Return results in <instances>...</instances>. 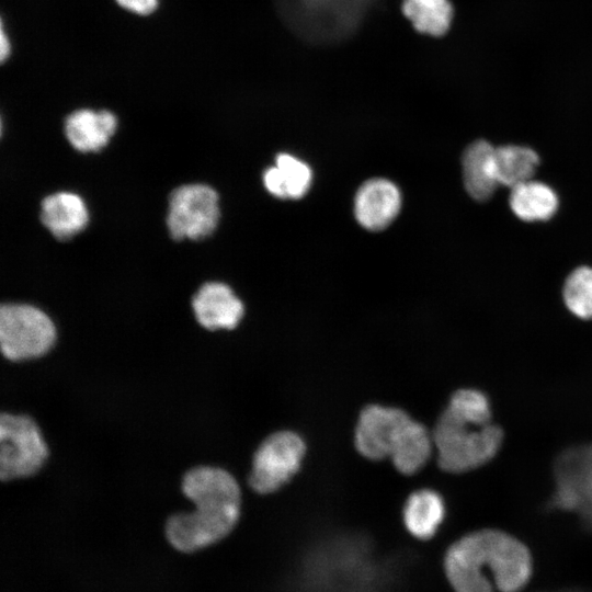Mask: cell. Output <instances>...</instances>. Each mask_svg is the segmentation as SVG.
<instances>
[{
	"label": "cell",
	"instance_id": "9",
	"mask_svg": "<svg viewBox=\"0 0 592 592\" xmlns=\"http://www.w3.org/2000/svg\"><path fill=\"white\" fill-rule=\"evenodd\" d=\"M554 506L574 511L592 525V443L570 447L554 468Z\"/></svg>",
	"mask_w": 592,
	"mask_h": 592
},
{
	"label": "cell",
	"instance_id": "16",
	"mask_svg": "<svg viewBox=\"0 0 592 592\" xmlns=\"http://www.w3.org/2000/svg\"><path fill=\"white\" fill-rule=\"evenodd\" d=\"M263 182L272 195L297 200L307 193L311 183V171L299 159L281 153L276 157L275 166L264 171Z\"/></svg>",
	"mask_w": 592,
	"mask_h": 592
},
{
	"label": "cell",
	"instance_id": "8",
	"mask_svg": "<svg viewBox=\"0 0 592 592\" xmlns=\"http://www.w3.org/2000/svg\"><path fill=\"white\" fill-rule=\"evenodd\" d=\"M305 449L301 437L292 431H280L266 437L253 456L251 488L263 494L280 489L298 470Z\"/></svg>",
	"mask_w": 592,
	"mask_h": 592
},
{
	"label": "cell",
	"instance_id": "6",
	"mask_svg": "<svg viewBox=\"0 0 592 592\" xmlns=\"http://www.w3.org/2000/svg\"><path fill=\"white\" fill-rule=\"evenodd\" d=\"M220 216L217 192L207 184L178 186L169 195L167 227L175 240H200L217 227Z\"/></svg>",
	"mask_w": 592,
	"mask_h": 592
},
{
	"label": "cell",
	"instance_id": "21",
	"mask_svg": "<svg viewBox=\"0 0 592 592\" xmlns=\"http://www.w3.org/2000/svg\"><path fill=\"white\" fill-rule=\"evenodd\" d=\"M124 9L136 14L147 15L156 10L158 0H116Z\"/></svg>",
	"mask_w": 592,
	"mask_h": 592
},
{
	"label": "cell",
	"instance_id": "10",
	"mask_svg": "<svg viewBox=\"0 0 592 592\" xmlns=\"http://www.w3.org/2000/svg\"><path fill=\"white\" fill-rule=\"evenodd\" d=\"M196 321L205 329H234L244 314L242 301L221 282H206L192 298Z\"/></svg>",
	"mask_w": 592,
	"mask_h": 592
},
{
	"label": "cell",
	"instance_id": "7",
	"mask_svg": "<svg viewBox=\"0 0 592 592\" xmlns=\"http://www.w3.org/2000/svg\"><path fill=\"white\" fill-rule=\"evenodd\" d=\"M415 423V420L400 409L367 406L360 414L355 446L369 459H394L406 445Z\"/></svg>",
	"mask_w": 592,
	"mask_h": 592
},
{
	"label": "cell",
	"instance_id": "5",
	"mask_svg": "<svg viewBox=\"0 0 592 592\" xmlns=\"http://www.w3.org/2000/svg\"><path fill=\"white\" fill-rule=\"evenodd\" d=\"M48 456L35 421L25 414L0 417V478L2 481L36 474Z\"/></svg>",
	"mask_w": 592,
	"mask_h": 592
},
{
	"label": "cell",
	"instance_id": "2",
	"mask_svg": "<svg viewBox=\"0 0 592 592\" xmlns=\"http://www.w3.org/2000/svg\"><path fill=\"white\" fill-rule=\"evenodd\" d=\"M182 491L194 511L169 517V543L184 553L209 546L227 536L240 514V489L235 478L218 467L198 466L183 477Z\"/></svg>",
	"mask_w": 592,
	"mask_h": 592
},
{
	"label": "cell",
	"instance_id": "3",
	"mask_svg": "<svg viewBox=\"0 0 592 592\" xmlns=\"http://www.w3.org/2000/svg\"><path fill=\"white\" fill-rule=\"evenodd\" d=\"M439 465L449 473H463L488 463L502 443L501 429L446 407L434 432Z\"/></svg>",
	"mask_w": 592,
	"mask_h": 592
},
{
	"label": "cell",
	"instance_id": "13",
	"mask_svg": "<svg viewBox=\"0 0 592 592\" xmlns=\"http://www.w3.org/2000/svg\"><path fill=\"white\" fill-rule=\"evenodd\" d=\"M39 219L58 240H68L88 225L89 212L84 201L72 192H56L41 202Z\"/></svg>",
	"mask_w": 592,
	"mask_h": 592
},
{
	"label": "cell",
	"instance_id": "1",
	"mask_svg": "<svg viewBox=\"0 0 592 592\" xmlns=\"http://www.w3.org/2000/svg\"><path fill=\"white\" fill-rule=\"evenodd\" d=\"M443 570L454 592H522L532 580L534 559L515 536L483 528L447 548Z\"/></svg>",
	"mask_w": 592,
	"mask_h": 592
},
{
	"label": "cell",
	"instance_id": "12",
	"mask_svg": "<svg viewBox=\"0 0 592 592\" xmlns=\"http://www.w3.org/2000/svg\"><path fill=\"white\" fill-rule=\"evenodd\" d=\"M117 119L106 110L81 109L70 113L64 123L66 139L79 152H98L115 134Z\"/></svg>",
	"mask_w": 592,
	"mask_h": 592
},
{
	"label": "cell",
	"instance_id": "4",
	"mask_svg": "<svg viewBox=\"0 0 592 592\" xmlns=\"http://www.w3.org/2000/svg\"><path fill=\"white\" fill-rule=\"evenodd\" d=\"M55 341L56 328L39 308L27 304L1 306L0 346L5 358L19 362L41 357Z\"/></svg>",
	"mask_w": 592,
	"mask_h": 592
},
{
	"label": "cell",
	"instance_id": "22",
	"mask_svg": "<svg viewBox=\"0 0 592 592\" xmlns=\"http://www.w3.org/2000/svg\"><path fill=\"white\" fill-rule=\"evenodd\" d=\"M10 53V42H9V38L3 30V25L1 27V36H0V55H1V60H5V58L8 57Z\"/></svg>",
	"mask_w": 592,
	"mask_h": 592
},
{
	"label": "cell",
	"instance_id": "17",
	"mask_svg": "<svg viewBox=\"0 0 592 592\" xmlns=\"http://www.w3.org/2000/svg\"><path fill=\"white\" fill-rule=\"evenodd\" d=\"M510 207L524 221H545L558 209V196L547 184L533 179L511 190Z\"/></svg>",
	"mask_w": 592,
	"mask_h": 592
},
{
	"label": "cell",
	"instance_id": "14",
	"mask_svg": "<svg viewBox=\"0 0 592 592\" xmlns=\"http://www.w3.org/2000/svg\"><path fill=\"white\" fill-rule=\"evenodd\" d=\"M464 185L476 201L489 200L499 185L496 169V147L487 140H476L462 158Z\"/></svg>",
	"mask_w": 592,
	"mask_h": 592
},
{
	"label": "cell",
	"instance_id": "20",
	"mask_svg": "<svg viewBox=\"0 0 592 592\" xmlns=\"http://www.w3.org/2000/svg\"><path fill=\"white\" fill-rule=\"evenodd\" d=\"M567 308L581 319H592V267L573 270L563 285Z\"/></svg>",
	"mask_w": 592,
	"mask_h": 592
},
{
	"label": "cell",
	"instance_id": "19",
	"mask_svg": "<svg viewBox=\"0 0 592 592\" xmlns=\"http://www.w3.org/2000/svg\"><path fill=\"white\" fill-rule=\"evenodd\" d=\"M402 11L417 31L433 36L443 35L453 19L449 0H403Z\"/></svg>",
	"mask_w": 592,
	"mask_h": 592
},
{
	"label": "cell",
	"instance_id": "15",
	"mask_svg": "<svg viewBox=\"0 0 592 592\" xmlns=\"http://www.w3.org/2000/svg\"><path fill=\"white\" fill-rule=\"evenodd\" d=\"M444 517V501L437 492L430 489L414 491L403 506L405 526L418 539L434 536Z\"/></svg>",
	"mask_w": 592,
	"mask_h": 592
},
{
	"label": "cell",
	"instance_id": "18",
	"mask_svg": "<svg viewBox=\"0 0 592 592\" xmlns=\"http://www.w3.org/2000/svg\"><path fill=\"white\" fill-rule=\"evenodd\" d=\"M539 157L530 147L504 145L496 147V169L499 184L511 189L532 180Z\"/></svg>",
	"mask_w": 592,
	"mask_h": 592
},
{
	"label": "cell",
	"instance_id": "11",
	"mask_svg": "<svg viewBox=\"0 0 592 592\" xmlns=\"http://www.w3.org/2000/svg\"><path fill=\"white\" fill-rule=\"evenodd\" d=\"M401 207L399 189L386 179H372L363 183L354 198L357 223L368 230L386 228Z\"/></svg>",
	"mask_w": 592,
	"mask_h": 592
}]
</instances>
